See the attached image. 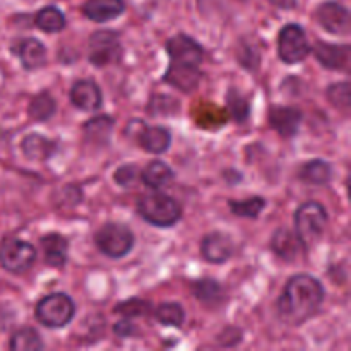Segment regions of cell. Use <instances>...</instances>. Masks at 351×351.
Here are the masks:
<instances>
[{
  "instance_id": "cell-11",
  "label": "cell",
  "mask_w": 351,
  "mask_h": 351,
  "mask_svg": "<svg viewBox=\"0 0 351 351\" xmlns=\"http://www.w3.org/2000/svg\"><path fill=\"white\" fill-rule=\"evenodd\" d=\"M201 254L208 263L221 264L228 261L233 254V242L225 233H209L201 242Z\"/></svg>"
},
{
  "instance_id": "cell-17",
  "label": "cell",
  "mask_w": 351,
  "mask_h": 351,
  "mask_svg": "<svg viewBox=\"0 0 351 351\" xmlns=\"http://www.w3.org/2000/svg\"><path fill=\"white\" fill-rule=\"evenodd\" d=\"M123 9H125L123 0H88L82 7V12L95 23H106L119 17Z\"/></svg>"
},
{
  "instance_id": "cell-7",
  "label": "cell",
  "mask_w": 351,
  "mask_h": 351,
  "mask_svg": "<svg viewBox=\"0 0 351 351\" xmlns=\"http://www.w3.org/2000/svg\"><path fill=\"white\" fill-rule=\"evenodd\" d=\"M308 51H311V45H308L307 36H305V31L298 24H287L280 31L278 53H280V58L285 64H298V62L307 57Z\"/></svg>"
},
{
  "instance_id": "cell-32",
  "label": "cell",
  "mask_w": 351,
  "mask_h": 351,
  "mask_svg": "<svg viewBox=\"0 0 351 351\" xmlns=\"http://www.w3.org/2000/svg\"><path fill=\"white\" fill-rule=\"evenodd\" d=\"M226 101H228L230 112H232V115L235 117L237 120H243L247 115H249V103L245 101V98L237 95L235 91L228 93Z\"/></svg>"
},
{
  "instance_id": "cell-1",
  "label": "cell",
  "mask_w": 351,
  "mask_h": 351,
  "mask_svg": "<svg viewBox=\"0 0 351 351\" xmlns=\"http://www.w3.org/2000/svg\"><path fill=\"white\" fill-rule=\"evenodd\" d=\"M324 302V288L308 274H297L291 278L278 302V314L283 322L300 326L319 311Z\"/></svg>"
},
{
  "instance_id": "cell-6",
  "label": "cell",
  "mask_w": 351,
  "mask_h": 351,
  "mask_svg": "<svg viewBox=\"0 0 351 351\" xmlns=\"http://www.w3.org/2000/svg\"><path fill=\"white\" fill-rule=\"evenodd\" d=\"M36 261V249L19 239H5L0 245V264L14 274H23Z\"/></svg>"
},
{
  "instance_id": "cell-4",
  "label": "cell",
  "mask_w": 351,
  "mask_h": 351,
  "mask_svg": "<svg viewBox=\"0 0 351 351\" xmlns=\"http://www.w3.org/2000/svg\"><path fill=\"white\" fill-rule=\"evenodd\" d=\"M75 305L65 293H50L41 298L34 308L38 322L45 328H64L74 319Z\"/></svg>"
},
{
  "instance_id": "cell-21",
  "label": "cell",
  "mask_w": 351,
  "mask_h": 351,
  "mask_svg": "<svg viewBox=\"0 0 351 351\" xmlns=\"http://www.w3.org/2000/svg\"><path fill=\"white\" fill-rule=\"evenodd\" d=\"M21 147H23V153L26 154V158L38 161L48 160L57 151L53 141L47 139L43 136H38V134H29V136L24 137Z\"/></svg>"
},
{
  "instance_id": "cell-15",
  "label": "cell",
  "mask_w": 351,
  "mask_h": 351,
  "mask_svg": "<svg viewBox=\"0 0 351 351\" xmlns=\"http://www.w3.org/2000/svg\"><path fill=\"white\" fill-rule=\"evenodd\" d=\"M71 99L77 108L84 110V112H93V110H98L101 106L103 95L96 82L82 79L72 86Z\"/></svg>"
},
{
  "instance_id": "cell-10",
  "label": "cell",
  "mask_w": 351,
  "mask_h": 351,
  "mask_svg": "<svg viewBox=\"0 0 351 351\" xmlns=\"http://www.w3.org/2000/svg\"><path fill=\"white\" fill-rule=\"evenodd\" d=\"M319 24L332 34L350 33V12L338 2H326L317 9Z\"/></svg>"
},
{
  "instance_id": "cell-22",
  "label": "cell",
  "mask_w": 351,
  "mask_h": 351,
  "mask_svg": "<svg viewBox=\"0 0 351 351\" xmlns=\"http://www.w3.org/2000/svg\"><path fill=\"white\" fill-rule=\"evenodd\" d=\"M141 177H143V182L147 187L158 191V189L165 187V185H168L173 180V170H171L167 163H163V161H151V163L144 168Z\"/></svg>"
},
{
  "instance_id": "cell-24",
  "label": "cell",
  "mask_w": 351,
  "mask_h": 351,
  "mask_svg": "<svg viewBox=\"0 0 351 351\" xmlns=\"http://www.w3.org/2000/svg\"><path fill=\"white\" fill-rule=\"evenodd\" d=\"M36 26L45 33H58L65 27V16L53 5L43 7L36 14Z\"/></svg>"
},
{
  "instance_id": "cell-5",
  "label": "cell",
  "mask_w": 351,
  "mask_h": 351,
  "mask_svg": "<svg viewBox=\"0 0 351 351\" xmlns=\"http://www.w3.org/2000/svg\"><path fill=\"white\" fill-rule=\"evenodd\" d=\"M98 249L112 259L127 256L134 247V235L127 226L119 223H106L95 235Z\"/></svg>"
},
{
  "instance_id": "cell-27",
  "label": "cell",
  "mask_w": 351,
  "mask_h": 351,
  "mask_svg": "<svg viewBox=\"0 0 351 351\" xmlns=\"http://www.w3.org/2000/svg\"><path fill=\"white\" fill-rule=\"evenodd\" d=\"M194 293L197 300H201L206 305H218L223 300L221 287L213 280L195 281Z\"/></svg>"
},
{
  "instance_id": "cell-31",
  "label": "cell",
  "mask_w": 351,
  "mask_h": 351,
  "mask_svg": "<svg viewBox=\"0 0 351 351\" xmlns=\"http://www.w3.org/2000/svg\"><path fill=\"white\" fill-rule=\"evenodd\" d=\"M328 98L338 108H348L350 99H351V91H350V82H338V84H332L328 89Z\"/></svg>"
},
{
  "instance_id": "cell-34",
  "label": "cell",
  "mask_w": 351,
  "mask_h": 351,
  "mask_svg": "<svg viewBox=\"0 0 351 351\" xmlns=\"http://www.w3.org/2000/svg\"><path fill=\"white\" fill-rule=\"evenodd\" d=\"M137 178V168L134 165H123L115 171V182L122 187H129Z\"/></svg>"
},
{
  "instance_id": "cell-14",
  "label": "cell",
  "mask_w": 351,
  "mask_h": 351,
  "mask_svg": "<svg viewBox=\"0 0 351 351\" xmlns=\"http://www.w3.org/2000/svg\"><path fill=\"white\" fill-rule=\"evenodd\" d=\"M302 122L300 110L293 106H273L269 110V123L280 136L291 137L297 134Z\"/></svg>"
},
{
  "instance_id": "cell-19",
  "label": "cell",
  "mask_w": 351,
  "mask_h": 351,
  "mask_svg": "<svg viewBox=\"0 0 351 351\" xmlns=\"http://www.w3.org/2000/svg\"><path fill=\"white\" fill-rule=\"evenodd\" d=\"M17 55H19L24 69H27V71L43 67L45 62H47V48L36 38H26V40L21 41Z\"/></svg>"
},
{
  "instance_id": "cell-23",
  "label": "cell",
  "mask_w": 351,
  "mask_h": 351,
  "mask_svg": "<svg viewBox=\"0 0 351 351\" xmlns=\"http://www.w3.org/2000/svg\"><path fill=\"white\" fill-rule=\"evenodd\" d=\"M332 170L331 165L326 163L324 160H314L308 161L302 167L300 170V178L307 184L312 185H324L331 180Z\"/></svg>"
},
{
  "instance_id": "cell-20",
  "label": "cell",
  "mask_w": 351,
  "mask_h": 351,
  "mask_svg": "<svg viewBox=\"0 0 351 351\" xmlns=\"http://www.w3.org/2000/svg\"><path fill=\"white\" fill-rule=\"evenodd\" d=\"M302 242L293 232L287 228H280L274 232L273 239H271V249L285 261H293L300 254Z\"/></svg>"
},
{
  "instance_id": "cell-30",
  "label": "cell",
  "mask_w": 351,
  "mask_h": 351,
  "mask_svg": "<svg viewBox=\"0 0 351 351\" xmlns=\"http://www.w3.org/2000/svg\"><path fill=\"white\" fill-rule=\"evenodd\" d=\"M113 127V120L110 119V117H96V119H93L91 122L86 123L84 130H86V136L89 137V139H98L103 141L105 139V136L108 137L110 136V130H112Z\"/></svg>"
},
{
  "instance_id": "cell-33",
  "label": "cell",
  "mask_w": 351,
  "mask_h": 351,
  "mask_svg": "<svg viewBox=\"0 0 351 351\" xmlns=\"http://www.w3.org/2000/svg\"><path fill=\"white\" fill-rule=\"evenodd\" d=\"M117 312L127 315V317H137V315H144L147 312V304L146 302L139 300V298H134V300H127L123 304H120L117 307Z\"/></svg>"
},
{
  "instance_id": "cell-29",
  "label": "cell",
  "mask_w": 351,
  "mask_h": 351,
  "mask_svg": "<svg viewBox=\"0 0 351 351\" xmlns=\"http://www.w3.org/2000/svg\"><path fill=\"white\" fill-rule=\"evenodd\" d=\"M266 208V201L263 197H250L245 201H230V209L233 215L242 218H257L261 211Z\"/></svg>"
},
{
  "instance_id": "cell-35",
  "label": "cell",
  "mask_w": 351,
  "mask_h": 351,
  "mask_svg": "<svg viewBox=\"0 0 351 351\" xmlns=\"http://www.w3.org/2000/svg\"><path fill=\"white\" fill-rule=\"evenodd\" d=\"M134 331H136V328H134L129 321H122L115 324V332L119 336H122V338H127V336L134 335Z\"/></svg>"
},
{
  "instance_id": "cell-12",
  "label": "cell",
  "mask_w": 351,
  "mask_h": 351,
  "mask_svg": "<svg viewBox=\"0 0 351 351\" xmlns=\"http://www.w3.org/2000/svg\"><path fill=\"white\" fill-rule=\"evenodd\" d=\"M134 137H136L137 143L143 146V149H146L147 153L153 154H161L170 147L171 144V134L168 132V129L165 127H149L146 123H141V130H132Z\"/></svg>"
},
{
  "instance_id": "cell-16",
  "label": "cell",
  "mask_w": 351,
  "mask_h": 351,
  "mask_svg": "<svg viewBox=\"0 0 351 351\" xmlns=\"http://www.w3.org/2000/svg\"><path fill=\"white\" fill-rule=\"evenodd\" d=\"M165 81L173 88L180 89L182 93H192L201 82V71L199 67H192V65L170 64L167 74H165Z\"/></svg>"
},
{
  "instance_id": "cell-3",
  "label": "cell",
  "mask_w": 351,
  "mask_h": 351,
  "mask_svg": "<svg viewBox=\"0 0 351 351\" xmlns=\"http://www.w3.org/2000/svg\"><path fill=\"white\" fill-rule=\"evenodd\" d=\"M328 226V213L319 202H304L295 213V235L304 247H311L319 242Z\"/></svg>"
},
{
  "instance_id": "cell-28",
  "label": "cell",
  "mask_w": 351,
  "mask_h": 351,
  "mask_svg": "<svg viewBox=\"0 0 351 351\" xmlns=\"http://www.w3.org/2000/svg\"><path fill=\"white\" fill-rule=\"evenodd\" d=\"M156 319L160 321V324L170 326V328H180L185 321V312L182 308V305L178 304H161L156 308Z\"/></svg>"
},
{
  "instance_id": "cell-2",
  "label": "cell",
  "mask_w": 351,
  "mask_h": 351,
  "mask_svg": "<svg viewBox=\"0 0 351 351\" xmlns=\"http://www.w3.org/2000/svg\"><path fill=\"white\" fill-rule=\"evenodd\" d=\"M139 215L146 219L147 223L160 228H168L175 223L180 221L182 208L173 197L161 192H153V194L143 195L137 204Z\"/></svg>"
},
{
  "instance_id": "cell-26",
  "label": "cell",
  "mask_w": 351,
  "mask_h": 351,
  "mask_svg": "<svg viewBox=\"0 0 351 351\" xmlns=\"http://www.w3.org/2000/svg\"><path fill=\"white\" fill-rule=\"evenodd\" d=\"M57 105H55V99L50 93H40L36 98L31 101L29 105V117L36 122H45L50 117H53Z\"/></svg>"
},
{
  "instance_id": "cell-13",
  "label": "cell",
  "mask_w": 351,
  "mask_h": 351,
  "mask_svg": "<svg viewBox=\"0 0 351 351\" xmlns=\"http://www.w3.org/2000/svg\"><path fill=\"white\" fill-rule=\"evenodd\" d=\"M315 58L321 62L324 67L332 69V71H343L348 67L350 62V48L346 45H331L324 41H317L314 48Z\"/></svg>"
},
{
  "instance_id": "cell-18",
  "label": "cell",
  "mask_w": 351,
  "mask_h": 351,
  "mask_svg": "<svg viewBox=\"0 0 351 351\" xmlns=\"http://www.w3.org/2000/svg\"><path fill=\"white\" fill-rule=\"evenodd\" d=\"M41 247H43L45 263L51 267H62L67 263L69 242L65 237L58 233H50L41 239Z\"/></svg>"
},
{
  "instance_id": "cell-9",
  "label": "cell",
  "mask_w": 351,
  "mask_h": 351,
  "mask_svg": "<svg viewBox=\"0 0 351 351\" xmlns=\"http://www.w3.org/2000/svg\"><path fill=\"white\" fill-rule=\"evenodd\" d=\"M167 51L170 55L171 64L199 67L202 62V47L187 34H178L171 38L167 43Z\"/></svg>"
},
{
  "instance_id": "cell-8",
  "label": "cell",
  "mask_w": 351,
  "mask_h": 351,
  "mask_svg": "<svg viewBox=\"0 0 351 351\" xmlns=\"http://www.w3.org/2000/svg\"><path fill=\"white\" fill-rule=\"evenodd\" d=\"M122 55V45L115 31H96L89 38V62L96 67L117 62Z\"/></svg>"
},
{
  "instance_id": "cell-25",
  "label": "cell",
  "mask_w": 351,
  "mask_h": 351,
  "mask_svg": "<svg viewBox=\"0 0 351 351\" xmlns=\"http://www.w3.org/2000/svg\"><path fill=\"white\" fill-rule=\"evenodd\" d=\"M9 348L12 351H38L43 348L40 335L31 328H23L14 332L10 338Z\"/></svg>"
}]
</instances>
